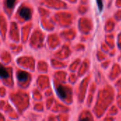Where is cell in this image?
Masks as SVG:
<instances>
[{
  "label": "cell",
  "mask_w": 121,
  "mask_h": 121,
  "mask_svg": "<svg viewBox=\"0 0 121 121\" xmlns=\"http://www.w3.org/2000/svg\"><path fill=\"white\" fill-rule=\"evenodd\" d=\"M96 2H97V4H98V7H99V11H101L102 9H103V7H104V4H103L102 0H96Z\"/></svg>",
  "instance_id": "cell-6"
},
{
  "label": "cell",
  "mask_w": 121,
  "mask_h": 121,
  "mask_svg": "<svg viewBox=\"0 0 121 121\" xmlns=\"http://www.w3.org/2000/svg\"><path fill=\"white\" fill-rule=\"evenodd\" d=\"M16 2V0H6V6L9 8H13Z\"/></svg>",
  "instance_id": "cell-5"
},
{
  "label": "cell",
  "mask_w": 121,
  "mask_h": 121,
  "mask_svg": "<svg viewBox=\"0 0 121 121\" xmlns=\"http://www.w3.org/2000/svg\"><path fill=\"white\" fill-rule=\"evenodd\" d=\"M57 93L61 99H65L67 97V89L63 86H59L57 88Z\"/></svg>",
  "instance_id": "cell-2"
},
{
  "label": "cell",
  "mask_w": 121,
  "mask_h": 121,
  "mask_svg": "<svg viewBox=\"0 0 121 121\" xmlns=\"http://www.w3.org/2000/svg\"><path fill=\"white\" fill-rule=\"evenodd\" d=\"M8 77H9V73L7 70L3 66L0 65V77L3 79H6L8 78Z\"/></svg>",
  "instance_id": "cell-4"
},
{
  "label": "cell",
  "mask_w": 121,
  "mask_h": 121,
  "mask_svg": "<svg viewBox=\"0 0 121 121\" xmlns=\"http://www.w3.org/2000/svg\"><path fill=\"white\" fill-rule=\"evenodd\" d=\"M19 14L20 16L23 18L25 20H28L31 17V12H30V9L27 8V7H23L22 8L20 11H19Z\"/></svg>",
  "instance_id": "cell-1"
},
{
  "label": "cell",
  "mask_w": 121,
  "mask_h": 121,
  "mask_svg": "<svg viewBox=\"0 0 121 121\" xmlns=\"http://www.w3.org/2000/svg\"><path fill=\"white\" fill-rule=\"evenodd\" d=\"M18 79L21 82H24L28 79V74L26 72H19L17 74Z\"/></svg>",
  "instance_id": "cell-3"
}]
</instances>
